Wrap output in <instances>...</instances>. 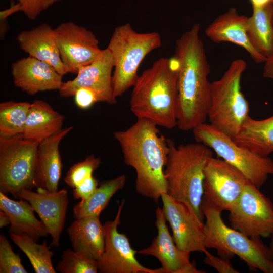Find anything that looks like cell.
Listing matches in <instances>:
<instances>
[{
  "label": "cell",
  "mask_w": 273,
  "mask_h": 273,
  "mask_svg": "<svg viewBox=\"0 0 273 273\" xmlns=\"http://www.w3.org/2000/svg\"><path fill=\"white\" fill-rule=\"evenodd\" d=\"M200 25L194 24L176 40L174 57L178 62L176 126L192 130L205 122L211 101L210 67Z\"/></svg>",
  "instance_id": "obj_1"
},
{
  "label": "cell",
  "mask_w": 273,
  "mask_h": 273,
  "mask_svg": "<svg viewBox=\"0 0 273 273\" xmlns=\"http://www.w3.org/2000/svg\"><path fill=\"white\" fill-rule=\"evenodd\" d=\"M157 126L150 120L137 119L128 128L114 133L125 163L135 171L136 193L157 203L167 192L164 170L169 151L168 140Z\"/></svg>",
  "instance_id": "obj_2"
},
{
  "label": "cell",
  "mask_w": 273,
  "mask_h": 273,
  "mask_svg": "<svg viewBox=\"0 0 273 273\" xmlns=\"http://www.w3.org/2000/svg\"><path fill=\"white\" fill-rule=\"evenodd\" d=\"M178 69L174 56L160 58L139 76L130 100V109L137 119L166 129L176 126Z\"/></svg>",
  "instance_id": "obj_3"
},
{
  "label": "cell",
  "mask_w": 273,
  "mask_h": 273,
  "mask_svg": "<svg viewBox=\"0 0 273 273\" xmlns=\"http://www.w3.org/2000/svg\"><path fill=\"white\" fill-rule=\"evenodd\" d=\"M168 141L169 151L164 170L167 194L190 205L203 221L201 205L204 169L213 152L200 143L176 146L173 141Z\"/></svg>",
  "instance_id": "obj_4"
},
{
  "label": "cell",
  "mask_w": 273,
  "mask_h": 273,
  "mask_svg": "<svg viewBox=\"0 0 273 273\" xmlns=\"http://www.w3.org/2000/svg\"><path fill=\"white\" fill-rule=\"evenodd\" d=\"M201 210L206 218V247L214 248L220 257L232 259L237 255L252 271L273 273V260L269 247L260 238L249 237L228 226L221 212L202 204Z\"/></svg>",
  "instance_id": "obj_5"
},
{
  "label": "cell",
  "mask_w": 273,
  "mask_h": 273,
  "mask_svg": "<svg viewBox=\"0 0 273 273\" xmlns=\"http://www.w3.org/2000/svg\"><path fill=\"white\" fill-rule=\"evenodd\" d=\"M161 45V36L158 32L139 33L129 23L115 28L106 48L113 60L112 85L116 98L133 87L144 58Z\"/></svg>",
  "instance_id": "obj_6"
},
{
  "label": "cell",
  "mask_w": 273,
  "mask_h": 273,
  "mask_svg": "<svg viewBox=\"0 0 273 273\" xmlns=\"http://www.w3.org/2000/svg\"><path fill=\"white\" fill-rule=\"evenodd\" d=\"M247 68L242 59L231 62L218 80L211 83L208 113L210 124L233 138L249 116V104L241 89V79Z\"/></svg>",
  "instance_id": "obj_7"
},
{
  "label": "cell",
  "mask_w": 273,
  "mask_h": 273,
  "mask_svg": "<svg viewBox=\"0 0 273 273\" xmlns=\"http://www.w3.org/2000/svg\"><path fill=\"white\" fill-rule=\"evenodd\" d=\"M196 141L213 149L223 160L240 171L260 189L273 175V160L239 146L233 139L210 124L202 123L193 130Z\"/></svg>",
  "instance_id": "obj_8"
},
{
  "label": "cell",
  "mask_w": 273,
  "mask_h": 273,
  "mask_svg": "<svg viewBox=\"0 0 273 273\" xmlns=\"http://www.w3.org/2000/svg\"><path fill=\"white\" fill-rule=\"evenodd\" d=\"M39 143L22 134L0 137V192L16 197L21 191L36 187Z\"/></svg>",
  "instance_id": "obj_9"
},
{
  "label": "cell",
  "mask_w": 273,
  "mask_h": 273,
  "mask_svg": "<svg viewBox=\"0 0 273 273\" xmlns=\"http://www.w3.org/2000/svg\"><path fill=\"white\" fill-rule=\"evenodd\" d=\"M231 227L252 238L268 237L273 230V203L248 181L229 211Z\"/></svg>",
  "instance_id": "obj_10"
},
{
  "label": "cell",
  "mask_w": 273,
  "mask_h": 273,
  "mask_svg": "<svg viewBox=\"0 0 273 273\" xmlns=\"http://www.w3.org/2000/svg\"><path fill=\"white\" fill-rule=\"evenodd\" d=\"M248 181L234 166L222 159L212 156L204 169L202 204L221 212L230 211Z\"/></svg>",
  "instance_id": "obj_11"
},
{
  "label": "cell",
  "mask_w": 273,
  "mask_h": 273,
  "mask_svg": "<svg viewBox=\"0 0 273 273\" xmlns=\"http://www.w3.org/2000/svg\"><path fill=\"white\" fill-rule=\"evenodd\" d=\"M125 204L122 200L118 205L113 220L106 221L105 230L104 250L98 260L100 273H164L162 267L150 269L142 265L136 259L137 251L131 246L125 234L118 231L122 210Z\"/></svg>",
  "instance_id": "obj_12"
},
{
  "label": "cell",
  "mask_w": 273,
  "mask_h": 273,
  "mask_svg": "<svg viewBox=\"0 0 273 273\" xmlns=\"http://www.w3.org/2000/svg\"><path fill=\"white\" fill-rule=\"evenodd\" d=\"M161 199L164 215L170 224L176 246L185 252L205 253L207 251L205 224L193 208L167 193L163 194Z\"/></svg>",
  "instance_id": "obj_13"
},
{
  "label": "cell",
  "mask_w": 273,
  "mask_h": 273,
  "mask_svg": "<svg viewBox=\"0 0 273 273\" xmlns=\"http://www.w3.org/2000/svg\"><path fill=\"white\" fill-rule=\"evenodd\" d=\"M54 30L67 73L77 74L81 68L92 63L102 51L94 33L83 26L65 22Z\"/></svg>",
  "instance_id": "obj_14"
},
{
  "label": "cell",
  "mask_w": 273,
  "mask_h": 273,
  "mask_svg": "<svg viewBox=\"0 0 273 273\" xmlns=\"http://www.w3.org/2000/svg\"><path fill=\"white\" fill-rule=\"evenodd\" d=\"M114 68L112 55L107 48L102 50L98 57L90 64L81 68L72 80L63 82L59 93L63 98L74 96L80 87L93 90L97 95L99 102L108 104L117 102L112 85V72Z\"/></svg>",
  "instance_id": "obj_15"
},
{
  "label": "cell",
  "mask_w": 273,
  "mask_h": 273,
  "mask_svg": "<svg viewBox=\"0 0 273 273\" xmlns=\"http://www.w3.org/2000/svg\"><path fill=\"white\" fill-rule=\"evenodd\" d=\"M16 198L27 200L39 215L51 237L50 246L58 247L65 222L69 200L65 189L49 192L37 188L23 190Z\"/></svg>",
  "instance_id": "obj_16"
},
{
  "label": "cell",
  "mask_w": 273,
  "mask_h": 273,
  "mask_svg": "<svg viewBox=\"0 0 273 273\" xmlns=\"http://www.w3.org/2000/svg\"><path fill=\"white\" fill-rule=\"evenodd\" d=\"M162 208L156 210L155 225L157 235L150 246L138 252L145 256H152L159 260L164 273H204L197 268L190 260V252L180 250L171 236Z\"/></svg>",
  "instance_id": "obj_17"
},
{
  "label": "cell",
  "mask_w": 273,
  "mask_h": 273,
  "mask_svg": "<svg viewBox=\"0 0 273 273\" xmlns=\"http://www.w3.org/2000/svg\"><path fill=\"white\" fill-rule=\"evenodd\" d=\"M11 73L14 85L33 96L39 92L58 90L63 76L50 64L28 56L13 62Z\"/></svg>",
  "instance_id": "obj_18"
},
{
  "label": "cell",
  "mask_w": 273,
  "mask_h": 273,
  "mask_svg": "<svg viewBox=\"0 0 273 273\" xmlns=\"http://www.w3.org/2000/svg\"><path fill=\"white\" fill-rule=\"evenodd\" d=\"M247 18L232 8L208 26L205 34L215 43L229 42L236 44L244 48L256 63L264 62L266 58L253 48L249 39Z\"/></svg>",
  "instance_id": "obj_19"
},
{
  "label": "cell",
  "mask_w": 273,
  "mask_h": 273,
  "mask_svg": "<svg viewBox=\"0 0 273 273\" xmlns=\"http://www.w3.org/2000/svg\"><path fill=\"white\" fill-rule=\"evenodd\" d=\"M72 129V126L62 128L39 143L35 174L37 189L49 192L58 190L63 167L59 145L61 141Z\"/></svg>",
  "instance_id": "obj_20"
},
{
  "label": "cell",
  "mask_w": 273,
  "mask_h": 273,
  "mask_svg": "<svg viewBox=\"0 0 273 273\" xmlns=\"http://www.w3.org/2000/svg\"><path fill=\"white\" fill-rule=\"evenodd\" d=\"M16 40L28 56L52 65L63 76L67 73L61 60L54 29L47 23L20 32Z\"/></svg>",
  "instance_id": "obj_21"
},
{
  "label": "cell",
  "mask_w": 273,
  "mask_h": 273,
  "mask_svg": "<svg viewBox=\"0 0 273 273\" xmlns=\"http://www.w3.org/2000/svg\"><path fill=\"white\" fill-rule=\"evenodd\" d=\"M67 233L73 250L98 261L105 248V230L100 216L75 219Z\"/></svg>",
  "instance_id": "obj_22"
},
{
  "label": "cell",
  "mask_w": 273,
  "mask_h": 273,
  "mask_svg": "<svg viewBox=\"0 0 273 273\" xmlns=\"http://www.w3.org/2000/svg\"><path fill=\"white\" fill-rule=\"evenodd\" d=\"M20 199L12 200L0 192V209L8 214L10 220L9 234L26 235L37 242L40 238L48 236L45 225L35 217L30 203Z\"/></svg>",
  "instance_id": "obj_23"
},
{
  "label": "cell",
  "mask_w": 273,
  "mask_h": 273,
  "mask_svg": "<svg viewBox=\"0 0 273 273\" xmlns=\"http://www.w3.org/2000/svg\"><path fill=\"white\" fill-rule=\"evenodd\" d=\"M64 116L47 102L35 100L31 103L22 135L40 143L62 129Z\"/></svg>",
  "instance_id": "obj_24"
},
{
  "label": "cell",
  "mask_w": 273,
  "mask_h": 273,
  "mask_svg": "<svg viewBox=\"0 0 273 273\" xmlns=\"http://www.w3.org/2000/svg\"><path fill=\"white\" fill-rule=\"evenodd\" d=\"M239 146L263 157L273 152V115L264 119L248 117L233 138Z\"/></svg>",
  "instance_id": "obj_25"
},
{
  "label": "cell",
  "mask_w": 273,
  "mask_h": 273,
  "mask_svg": "<svg viewBox=\"0 0 273 273\" xmlns=\"http://www.w3.org/2000/svg\"><path fill=\"white\" fill-rule=\"evenodd\" d=\"M247 33L253 48L266 59L273 53V5L253 9L247 20Z\"/></svg>",
  "instance_id": "obj_26"
},
{
  "label": "cell",
  "mask_w": 273,
  "mask_h": 273,
  "mask_svg": "<svg viewBox=\"0 0 273 273\" xmlns=\"http://www.w3.org/2000/svg\"><path fill=\"white\" fill-rule=\"evenodd\" d=\"M126 179L125 175L122 174L113 179L102 181L88 198L80 200L73 206L74 218L100 216L101 212L107 206L112 196L124 188Z\"/></svg>",
  "instance_id": "obj_27"
},
{
  "label": "cell",
  "mask_w": 273,
  "mask_h": 273,
  "mask_svg": "<svg viewBox=\"0 0 273 273\" xmlns=\"http://www.w3.org/2000/svg\"><path fill=\"white\" fill-rule=\"evenodd\" d=\"M13 242L25 253L36 273H56L52 263L53 252L46 241L42 244L26 235L10 234Z\"/></svg>",
  "instance_id": "obj_28"
},
{
  "label": "cell",
  "mask_w": 273,
  "mask_h": 273,
  "mask_svg": "<svg viewBox=\"0 0 273 273\" xmlns=\"http://www.w3.org/2000/svg\"><path fill=\"white\" fill-rule=\"evenodd\" d=\"M31 103L8 101L0 104V137L22 134Z\"/></svg>",
  "instance_id": "obj_29"
},
{
  "label": "cell",
  "mask_w": 273,
  "mask_h": 273,
  "mask_svg": "<svg viewBox=\"0 0 273 273\" xmlns=\"http://www.w3.org/2000/svg\"><path fill=\"white\" fill-rule=\"evenodd\" d=\"M61 273H97L98 261L89 259L73 249H66L62 253L61 260L56 266Z\"/></svg>",
  "instance_id": "obj_30"
},
{
  "label": "cell",
  "mask_w": 273,
  "mask_h": 273,
  "mask_svg": "<svg viewBox=\"0 0 273 273\" xmlns=\"http://www.w3.org/2000/svg\"><path fill=\"white\" fill-rule=\"evenodd\" d=\"M102 160L94 154L87 156L84 160L73 164L67 171L64 178L68 187L74 188L93 173L101 165Z\"/></svg>",
  "instance_id": "obj_31"
},
{
  "label": "cell",
  "mask_w": 273,
  "mask_h": 273,
  "mask_svg": "<svg viewBox=\"0 0 273 273\" xmlns=\"http://www.w3.org/2000/svg\"><path fill=\"white\" fill-rule=\"evenodd\" d=\"M0 272L27 273L19 254H16L4 235H0Z\"/></svg>",
  "instance_id": "obj_32"
},
{
  "label": "cell",
  "mask_w": 273,
  "mask_h": 273,
  "mask_svg": "<svg viewBox=\"0 0 273 273\" xmlns=\"http://www.w3.org/2000/svg\"><path fill=\"white\" fill-rule=\"evenodd\" d=\"M21 6V11L30 20H35L43 11L62 0H17Z\"/></svg>",
  "instance_id": "obj_33"
},
{
  "label": "cell",
  "mask_w": 273,
  "mask_h": 273,
  "mask_svg": "<svg viewBox=\"0 0 273 273\" xmlns=\"http://www.w3.org/2000/svg\"><path fill=\"white\" fill-rule=\"evenodd\" d=\"M204 262L215 269L219 273H238L239 271L235 269L230 259L221 257H216L208 251L205 253Z\"/></svg>",
  "instance_id": "obj_34"
},
{
  "label": "cell",
  "mask_w": 273,
  "mask_h": 273,
  "mask_svg": "<svg viewBox=\"0 0 273 273\" xmlns=\"http://www.w3.org/2000/svg\"><path fill=\"white\" fill-rule=\"evenodd\" d=\"M74 100L76 105L80 109H87L99 102L96 94L91 89L80 87L75 92Z\"/></svg>",
  "instance_id": "obj_35"
},
{
  "label": "cell",
  "mask_w": 273,
  "mask_h": 273,
  "mask_svg": "<svg viewBox=\"0 0 273 273\" xmlns=\"http://www.w3.org/2000/svg\"><path fill=\"white\" fill-rule=\"evenodd\" d=\"M98 185V180L92 175L73 188L72 194L74 198L81 200L87 199L96 191Z\"/></svg>",
  "instance_id": "obj_36"
},
{
  "label": "cell",
  "mask_w": 273,
  "mask_h": 273,
  "mask_svg": "<svg viewBox=\"0 0 273 273\" xmlns=\"http://www.w3.org/2000/svg\"><path fill=\"white\" fill-rule=\"evenodd\" d=\"M19 11H21V6L19 2L7 9L1 11L0 12L1 22L5 20L10 16Z\"/></svg>",
  "instance_id": "obj_37"
},
{
  "label": "cell",
  "mask_w": 273,
  "mask_h": 273,
  "mask_svg": "<svg viewBox=\"0 0 273 273\" xmlns=\"http://www.w3.org/2000/svg\"><path fill=\"white\" fill-rule=\"evenodd\" d=\"M263 76L265 78L273 79V53L264 62Z\"/></svg>",
  "instance_id": "obj_38"
},
{
  "label": "cell",
  "mask_w": 273,
  "mask_h": 273,
  "mask_svg": "<svg viewBox=\"0 0 273 273\" xmlns=\"http://www.w3.org/2000/svg\"><path fill=\"white\" fill-rule=\"evenodd\" d=\"M272 0H249L252 8H260L272 3Z\"/></svg>",
  "instance_id": "obj_39"
},
{
  "label": "cell",
  "mask_w": 273,
  "mask_h": 273,
  "mask_svg": "<svg viewBox=\"0 0 273 273\" xmlns=\"http://www.w3.org/2000/svg\"><path fill=\"white\" fill-rule=\"evenodd\" d=\"M10 224V220L8 214L4 211L0 210V228L7 227Z\"/></svg>",
  "instance_id": "obj_40"
},
{
  "label": "cell",
  "mask_w": 273,
  "mask_h": 273,
  "mask_svg": "<svg viewBox=\"0 0 273 273\" xmlns=\"http://www.w3.org/2000/svg\"><path fill=\"white\" fill-rule=\"evenodd\" d=\"M270 237H271V239H270V242L269 243V246H268V247H269L271 258L273 260V230L270 235Z\"/></svg>",
  "instance_id": "obj_41"
},
{
  "label": "cell",
  "mask_w": 273,
  "mask_h": 273,
  "mask_svg": "<svg viewBox=\"0 0 273 273\" xmlns=\"http://www.w3.org/2000/svg\"><path fill=\"white\" fill-rule=\"evenodd\" d=\"M272 5H273V0L272 1Z\"/></svg>",
  "instance_id": "obj_42"
}]
</instances>
